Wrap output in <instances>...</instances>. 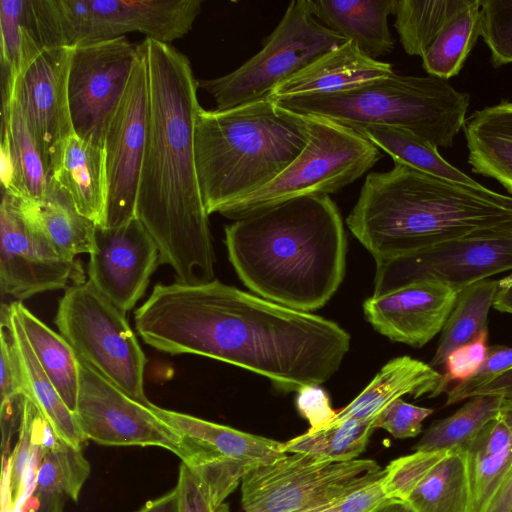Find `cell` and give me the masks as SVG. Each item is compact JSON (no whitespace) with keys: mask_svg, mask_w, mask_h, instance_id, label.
Listing matches in <instances>:
<instances>
[{"mask_svg":"<svg viewBox=\"0 0 512 512\" xmlns=\"http://www.w3.org/2000/svg\"><path fill=\"white\" fill-rule=\"evenodd\" d=\"M136 512H179L176 487L164 495L148 501Z\"/></svg>","mask_w":512,"mask_h":512,"instance_id":"51","label":"cell"},{"mask_svg":"<svg viewBox=\"0 0 512 512\" xmlns=\"http://www.w3.org/2000/svg\"><path fill=\"white\" fill-rule=\"evenodd\" d=\"M413 512H469L465 452L452 449L404 501Z\"/></svg>","mask_w":512,"mask_h":512,"instance_id":"34","label":"cell"},{"mask_svg":"<svg viewBox=\"0 0 512 512\" xmlns=\"http://www.w3.org/2000/svg\"><path fill=\"white\" fill-rule=\"evenodd\" d=\"M296 407L300 415L309 422V432L326 428L337 413L332 409L329 396L320 385L300 389L297 392Z\"/></svg>","mask_w":512,"mask_h":512,"instance_id":"46","label":"cell"},{"mask_svg":"<svg viewBox=\"0 0 512 512\" xmlns=\"http://www.w3.org/2000/svg\"><path fill=\"white\" fill-rule=\"evenodd\" d=\"M306 117L266 98L199 111L194 153L208 215L220 213L281 174L308 142Z\"/></svg>","mask_w":512,"mask_h":512,"instance_id":"5","label":"cell"},{"mask_svg":"<svg viewBox=\"0 0 512 512\" xmlns=\"http://www.w3.org/2000/svg\"><path fill=\"white\" fill-rule=\"evenodd\" d=\"M14 199L24 217L63 256L76 259L79 254L93 251L97 225L80 214L68 194L55 183L51 182L41 200Z\"/></svg>","mask_w":512,"mask_h":512,"instance_id":"27","label":"cell"},{"mask_svg":"<svg viewBox=\"0 0 512 512\" xmlns=\"http://www.w3.org/2000/svg\"><path fill=\"white\" fill-rule=\"evenodd\" d=\"M89 473L90 465L82 450L61 440L42 455L32 496H60L77 501Z\"/></svg>","mask_w":512,"mask_h":512,"instance_id":"39","label":"cell"},{"mask_svg":"<svg viewBox=\"0 0 512 512\" xmlns=\"http://www.w3.org/2000/svg\"><path fill=\"white\" fill-rule=\"evenodd\" d=\"M482 395L500 396L506 401L512 402V369L480 386L472 394V397Z\"/></svg>","mask_w":512,"mask_h":512,"instance_id":"49","label":"cell"},{"mask_svg":"<svg viewBox=\"0 0 512 512\" xmlns=\"http://www.w3.org/2000/svg\"><path fill=\"white\" fill-rule=\"evenodd\" d=\"M126 314L86 281L66 289L54 322L77 358L135 401L150 406L144 391L147 359Z\"/></svg>","mask_w":512,"mask_h":512,"instance_id":"9","label":"cell"},{"mask_svg":"<svg viewBox=\"0 0 512 512\" xmlns=\"http://www.w3.org/2000/svg\"><path fill=\"white\" fill-rule=\"evenodd\" d=\"M383 477L338 502L312 512H372L388 500L382 490L381 481Z\"/></svg>","mask_w":512,"mask_h":512,"instance_id":"48","label":"cell"},{"mask_svg":"<svg viewBox=\"0 0 512 512\" xmlns=\"http://www.w3.org/2000/svg\"><path fill=\"white\" fill-rule=\"evenodd\" d=\"M480 36L494 67L512 63V0H480Z\"/></svg>","mask_w":512,"mask_h":512,"instance_id":"41","label":"cell"},{"mask_svg":"<svg viewBox=\"0 0 512 512\" xmlns=\"http://www.w3.org/2000/svg\"><path fill=\"white\" fill-rule=\"evenodd\" d=\"M149 79V115L135 216L176 281L214 278L215 254L195 164L194 128L201 110L189 59L170 44L140 43Z\"/></svg>","mask_w":512,"mask_h":512,"instance_id":"2","label":"cell"},{"mask_svg":"<svg viewBox=\"0 0 512 512\" xmlns=\"http://www.w3.org/2000/svg\"><path fill=\"white\" fill-rule=\"evenodd\" d=\"M441 382L442 374L431 365L410 356L396 357L380 369L354 400L337 411L328 426L349 419L374 420L385 407L404 395L436 397Z\"/></svg>","mask_w":512,"mask_h":512,"instance_id":"22","label":"cell"},{"mask_svg":"<svg viewBox=\"0 0 512 512\" xmlns=\"http://www.w3.org/2000/svg\"><path fill=\"white\" fill-rule=\"evenodd\" d=\"M505 399L495 395L469 398L455 413L434 422L414 445L415 451L460 449L465 452L480 429L497 416Z\"/></svg>","mask_w":512,"mask_h":512,"instance_id":"37","label":"cell"},{"mask_svg":"<svg viewBox=\"0 0 512 512\" xmlns=\"http://www.w3.org/2000/svg\"><path fill=\"white\" fill-rule=\"evenodd\" d=\"M480 0L456 14L423 54L428 75L449 79L457 75L480 36Z\"/></svg>","mask_w":512,"mask_h":512,"instance_id":"36","label":"cell"},{"mask_svg":"<svg viewBox=\"0 0 512 512\" xmlns=\"http://www.w3.org/2000/svg\"><path fill=\"white\" fill-rule=\"evenodd\" d=\"M345 41L316 19L312 0H294L257 54L226 75L198 81V87L218 110L266 99L275 86Z\"/></svg>","mask_w":512,"mask_h":512,"instance_id":"10","label":"cell"},{"mask_svg":"<svg viewBox=\"0 0 512 512\" xmlns=\"http://www.w3.org/2000/svg\"><path fill=\"white\" fill-rule=\"evenodd\" d=\"M34 512H63V497H35Z\"/></svg>","mask_w":512,"mask_h":512,"instance_id":"53","label":"cell"},{"mask_svg":"<svg viewBox=\"0 0 512 512\" xmlns=\"http://www.w3.org/2000/svg\"><path fill=\"white\" fill-rule=\"evenodd\" d=\"M43 49L33 26L28 0H1L2 106L9 104L17 77Z\"/></svg>","mask_w":512,"mask_h":512,"instance_id":"33","label":"cell"},{"mask_svg":"<svg viewBox=\"0 0 512 512\" xmlns=\"http://www.w3.org/2000/svg\"><path fill=\"white\" fill-rule=\"evenodd\" d=\"M0 390L1 406L13 404L23 395V381L11 330L1 310Z\"/></svg>","mask_w":512,"mask_h":512,"instance_id":"45","label":"cell"},{"mask_svg":"<svg viewBox=\"0 0 512 512\" xmlns=\"http://www.w3.org/2000/svg\"><path fill=\"white\" fill-rule=\"evenodd\" d=\"M372 512H413V510L403 501L388 499Z\"/></svg>","mask_w":512,"mask_h":512,"instance_id":"54","label":"cell"},{"mask_svg":"<svg viewBox=\"0 0 512 512\" xmlns=\"http://www.w3.org/2000/svg\"><path fill=\"white\" fill-rule=\"evenodd\" d=\"M458 293L432 282H413L363 303L367 321L380 334L416 348L428 343L442 330Z\"/></svg>","mask_w":512,"mask_h":512,"instance_id":"20","label":"cell"},{"mask_svg":"<svg viewBox=\"0 0 512 512\" xmlns=\"http://www.w3.org/2000/svg\"><path fill=\"white\" fill-rule=\"evenodd\" d=\"M88 281L127 313L145 294L159 264L158 247L138 218L113 228L96 227Z\"/></svg>","mask_w":512,"mask_h":512,"instance_id":"19","label":"cell"},{"mask_svg":"<svg viewBox=\"0 0 512 512\" xmlns=\"http://www.w3.org/2000/svg\"><path fill=\"white\" fill-rule=\"evenodd\" d=\"M498 291V281L484 279L458 293L456 302L443 328L431 366H443L455 349L488 332V314Z\"/></svg>","mask_w":512,"mask_h":512,"instance_id":"31","label":"cell"},{"mask_svg":"<svg viewBox=\"0 0 512 512\" xmlns=\"http://www.w3.org/2000/svg\"><path fill=\"white\" fill-rule=\"evenodd\" d=\"M239 279L257 296L310 312L323 307L345 273L346 234L329 196H306L225 226Z\"/></svg>","mask_w":512,"mask_h":512,"instance_id":"3","label":"cell"},{"mask_svg":"<svg viewBox=\"0 0 512 512\" xmlns=\"http://www.w3.org/2000/svg\"><path fill=\"white\" fill-rule=\"evenodd\" d=\"M316 19L364 54L376 59L389 54L394 38L388 26L396 0H312Z\"/></svg>","mask_w":512,"mask_h":512,"instance_id":"25","label":"cell"},{"mask_svg":"<svg viewBox=\"0 0 512 512\" xmlns=\"http://www.w3.org/2000/svg\"><path fill=\"white\" fill-rule=\"evenodd\" d=\"M375 420L349 419L320 431L305 433L284 442L286 453H304L335 462L359 458L365 451L373 432Z\"/></svg>","mask_w":512,"mask_h":512,"instance_id":"38","label":"cell"},{"mask_svg":"<svg viewBox=\"0 0 512 512\" xmlns=\"http://www.w3.org/2000/svg\"><path fill=\"white\" fill-rule=\"evenodd\" d=\"M43 48L69 47L138 32L162 43L184 37L201 0H28Z\"/></svg>","mask_w":512,"mask_h":512,"instance_id":"7","label":"cell"},{"mask_svg":"<svg viewBox=\"0 0 512 512\" xmlns=\"http://www.w3.org/2000/svg\"><path fill=\"white\" fill-rule=\"evenodd\" d=\"M346 223L377 263L512 225V197L394 162L367 175Z\"/></svg>","mask_w":512,"mask_h":512,"instance_id":"4","label":"cell"},{"mask_svg":"<svg viewBox=\"0 0 512 512\" xmlns=\"http://www.w3.org/2000/svg\"><path fill=\"white\" fill-rule=\"evenodd\" d=\"M493 308L512 314V272L498 280V291Z\"/></svg>","mask_w":512,"mask_h":512,"instance_id":"52","label":"cell"},{"mask_svg":"<svg viewBox=\"0 0 512 512\" xmlns=\"http://www.w3.org/2000/svg\"><path fill=\"white\" fill-rule=\"evenodd\" d=\"M510 369H512V346L489 347L487 357L479 370L469 379L458 382L446 391V405L471 398L480 386Z\"/></svg>","mask_w":512,"mask_h":512,"instance_id":"42","label":"cell"},{"mask_svg":"<svg viewBox=\"0 0 512 512\" xmlns=\"http://www.w3.org/2000/svg\"><path fill=\"white\" fill-rule=\"evenodd\" d=\"M472 0H396L393 14L401 45L422 57L440 31Z\"/></svg>","mask_w":512,"mask_h":512,"instance_id":"35","label":"cell"},{"mask_svg":"<svg viewBox=\"0 0 512 512\" xmlns=\"http://www.w3.org/2000/svg\"><path fill=\"white\" fill-rule=\"evenodd\" d=\"M469 512H484L512 470V402L489 420L465 450Z\"/></svg>","mask_w":512,"mask_h":512,"instance_id":"23","label":"cell"},{"mask_svg":"<svg viewBox=\"0 0 512 512\" xmlns=\"http://www.w3.org/2000/svg\"><path fill=\"white\" fill-rule=\"evenodd\" d=\"M134 321L144 342L159 351L220 360L286 393L329 380L350 347L337 323L217 279L156 284Z\"/></svg>","mask_w":512,"mask_h":512,"instance_id":"1","label":"cell"},{"mask_svg":"<svg viewBox=\"0 0 512 512\" xmlns=\"http://www.w3.org/2000/svg\"><path fill=\"white\" fill-rule=\"evenodd\" d=\"M487 341L488 332L448 355L443 365L445 373L442 374L440 394L448 390L451 382L467 380L479 370L488 354Z\"/></svg>","mask_w":512,"mask_h":512,"instance_id":"44","label":"cell"},{"mask_svg":"<svg viewBox=\"0 0 512 512\" xmlns=\"http://www.w3.org/2000/svg\"><path fill=\"white\" fill-rule=\"evenodd\" d=\"M451 450L415 451L392 460L381 481L388 499L405 501L413 489Z\"/></svg>","mask_w":512,"mask_h":512,"instance_id":"40","label":"cell"},{"mask_svg":"<svg viewBox=\"0 0 512 512\" xmlns=\"http://www.w3.org/2000/svg\"><path fill=\"white\" fill-rule=\"evenodd\" d=\"M512 271V225L476 231L430 249L376 263L373 296L413 282H437L460 292Z\"/></svg>","mask_w":512,"mask_h":512,"instance_id":"13","label":"cell"},{"mask_svg":"<svg viewBox=\"0 0 512 512\" xmlns=\"http://www.w3.org/2000/svg\"><path fill=\"white\" fill-rule=\"evenodd\" d=\"M139 56V44L126 37L73 48L68 101L75 135L103 146L106 126L126 90Z\"/></svg>","mask_w":512,"mask_h":512,"instance_id":"14","label":"cell"},{"mask_svg":"<svg viewBox=\"0 0 512 512\" xmlns=\"http://www.w3.org/2000/svg\"><path fill=\"white\" fill-rule=\"evenodd\" d=\"M179 512H227L217 508L194 473L181 463L176 485Z\"/></svg>","mask_w":512,"mask_h":512,"instance_id":"47","label":"cell"},{"mask_svg":"<svg viewBox=\"0 0 512 512\" xmlns=\"http://www.w3.org/2000/svg\"><path fill=\"white\" fill-rule=\"evenodd\" d=\"M272 101L288 111L325 117L354 130L369 125L405 129L436 147L449 148L464 127L470 95L447 79L393 72L338 92Z\"/></svg>","mask_w":512,"mask_h":512,"instance_id":"6","label":"cell"},{"mask_svg":"<svg viewBox=\"0 0 512 512\" xmlns=\"http://www.w3.org/2000/svg\"><path fill=\"white\" fill-rule=\"evenodd\" d=\"M1 310L7 317L19 362L23 381L22 396L33 401L62 440L82 450L87 439L81 432L74 413L67 407L41 367L10 304H3Z\"/></svg>","mask_w":512,"mask_h":512,"instance_id":"28","label":"cell"},{"mask_svg":"<svg viewBox=\"0 0 512 512\" xmlns=\"http://www.w3.org/2000/svg\"><path fill=\"white\" fill-rule=\"evenodd\" d=\"M148 115V70L140 47V56L126 90L110 117L104 133L108 200L105 223L101 227H118L136 217V200L147 138Z\"/></svg>","mask_w":512,"mask_h":512,"instance_id":"15","label":"cell"},{"mask_svg":"<svg viewBox=\"0 0 512 512\" xmlns=\"http://www.w3.org/2000/svg\"><path fill=\"white\" fill-rule=\"evenodd\" d=\"M463 130L472 171L496 180L512 194V101L474 111Z\"/></svg>","mask_w":512,"mask_h":512,"instance_id":"26","label":"cell"},{"mask_svg":"<svg viewBox=\"0 0 512 512\" xmlns=\"http://www.w3.org/2000/svg\"><path fill=\"white\" fill-rule=\"evenodd\" d=\"M72 51L44 48L17 77L10 99L25 117L51 181L73 133L68 101Z\"/></svg>","mask_w":512,"mask_h":512,"instance_id":"18","label":"cell"},{"mask_svg":"<svg viewBox=\"0 0 512 512\" xmlns=\"http://www.w3.org/2000/svg\"><path fill=\"white\" fill-rule=\"evenodd\" d=\"M308 142L295 160L270 183L219 214L233 220L306 196H329L360 178L382 154L354 129L331 119L304 115Z\"/></svg>","mask_w":512,"mask_h":512,"instance_id":"8","label":"cell"},{"mask_svg":"<svg viewBox=\"0 0 512 512\" xmlns=\"http://www.w3.org/2000/svg\"><path fill=\"white\" fill-rule=\"evenodd\" d=\"M433 409L419 407L398 398L376 417V428H382L397 439L412 438L422 431V422Z\"/></svg>","mask_w":512,"mask_h":512,"instance_id":"43","label":"cell"},{"mask_svg":"<svg viewBox=\"0 0 512 512\" xmlns=\"http://www.w3.org/2000/svg\"><path fill=\"white\" fill-rule=\"evenodd\" d=\"M384 474L372 459L335 462L288 453L243 477L241 506L244 512H312L338 502Z\"/></svg>","mask_w":512,"mask_h":512,"instance_id":"11","label":"cell"},{"mask_svg":"<svg viewBox=\"0 0 512 512\" xmlns=\"http://www.w3.org/2000/svg\"><path fill=\"white\" fill-rule=\"evenodd\" d=\"M484 512H512V470Z\"/></svg>","mask_w":512,"mask_h":512,"instance_id":"50","label":"cell"},{"mask_svg":"<svg viewBox=\"0 0 512 512\" xmlns=\"http://www.w3.org/2000/svg\"><path fill=\"white\" fill-rule=\"evenodd\" d=\"M150 408L177 433L182 463L194 473L221 510H226L225 499L241 485L249 471L288 454L284 442L160 408L153 403Z\"/></svg>","mask_w":512,"mask_h":512,"instance_id":"12","label":"cell"},{"mask_svg":"<svg viewBox=\"0 0 512 512\" xmlns=\"http://www.w3.org/2000/svg\"><path fill=\"white\" fill-rule=\"evenodd\" d=\"M1 133L8 140L14 169V191L7 194L23 200L43 199L51 180L42 155L16 102L2 107Z\"/></svg>","mask_w":512,"mask_h":512,"instance_id":"30","label":"cell"},{"mask_svg":"<svg viewBox=\"0 0 512 512\" xmlns=\"http://www.w3.org/2000/svg\"><path fill=\"white\" fill-rule=\"evenodd\" d=\"M79 360L74 412L87 440L110 446H157L180 455V438L150 408L116 387L86 361Z\"/></svg>","mask_w":512,"mask_h":512,"instance_id":"16","label":"cell"},{"mask_svg":"<svg viewBox=\"0 0 512 512\" xmlns=\"http://www.w3.org/2000/svg\"><path fill=\"white\" fill-rule=\"evenodd\" d=\"M51 182L68 194L80 214L104 226L108 184L103 146L72 133Z\"/></svg>","mask_w":512,"mask_h":512,"instance_id":"24","label":"cell"},{"mask_svg":"<svg viewBox=\"0 0 512 512\" xmlns=\"http://www.w3.org/2000/svg\"><path fill=\"white\" fill-rule=\"evenodd\" d=\"M392 73L390 63L373 59L345 41L275 86L268 99L338 92Z\"/></svg>","mask_w":512,"mask_h":512,"instance_id":"21","label":"cell"},{"mask_svg":"<svg viewBox=\"0 0 512 512\" xmlns=\"http://www.w3.org/2000/svg\"><path fill=\"white\" fill-rule=\"evenodd\" d=\"M25 336L62 400L74 413L79 390V360L70 344L38 319L20 301L10 304Z\"/></svg>","mask_w":512,"mask_h":512,"instance_id":"29","label":"cell"},{"mask_svg":"<svg viewBox=\"0 0 512 512\" xmlns=\"http://www.w3.org/2000/svg\"><path fill=\"white\" fill-rule=\"evenodd\" d=\"M76 259L60 254L22 214L16 200L2 193L0 205V288L16 301L82 284Z\"/></svg>","mask_w":512,"mask_h":512,"instance_id":"17","label":"cell"},{"mask_svg":"<svg viewBox=\"0 0 512 512\" xmlns=\"http://www.w3.org/2000/svg\"><path fill=\"white\" fill-rule=\"evenodd\" d=\"M355 131L388 153L394 162L472 188H486L446 161L438 147L410 131L385 125H369Z\"/></svg>","mask_w":512,"mask_h":512,"instance_id":"32","label":"cell"}]
</instances>
